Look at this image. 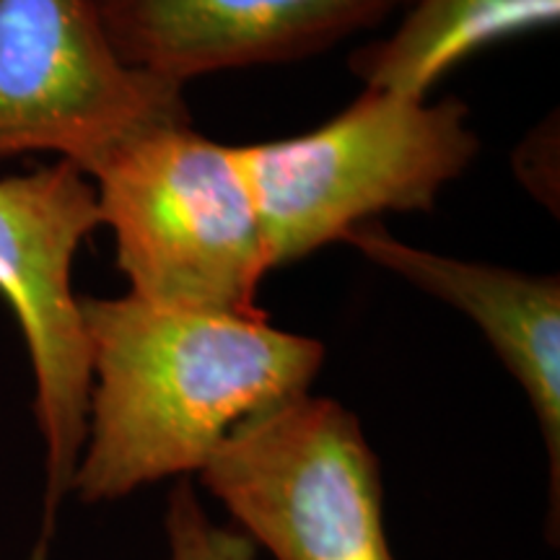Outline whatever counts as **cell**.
<instances>
[{
	"instance_id": "obj_1",
	"label": "cell",
	"mask_w": 560,
	"mask_h": 560,
	"mask_svg": "<svg viewBox=\"0 0 560 560\" xmlns=\"http://www.w3.org/2000/svg\"><path fill=\"white\" fill-rule=\"evenodd\" d=\"M91 389L70 493L115 501L200 472L255 412L310 392L325 346L268 317L81 296Z\"/></svg>"
},
{
	"instance_id": "obj_2",
	"label": "cell",
	"mask_w": 560,
	"mask_h": 560,
	"mask_svg": "<svg viewBox=\"0 0 560 560\" xmlns=\"http://www.w3.org/2000/svg\"><path fill=\"white\" fill-rule=\"evenodd\" d=\"M102 226L132 296L170 310L268 317L257 291L272 270L236 145L190 122L153 128L91 174Z\"/></svg>"
},
{
	"instance_id": "obj_3",
	"label": "cell",
	"mask_w": 560,
	"mask_h": 560,
	"mask_svg": "<svg viewBox=\"0 0 560 560\" xmlns=\"http://www.w3.org/2000/svg\"><path fill=\"white\" fill-rule=\"evenodd\" d=\"M478 149L459 100L429 104L363 89L322 128L236 145V156L276 270L342 242L384 210H431Z\"/></svg>"
},
{
	"instance_id": "obj_4",
	"label": "cell",
	"mask_w": 560,
	"mask_h": 560,
	"mask_svg": "<svg viewBox=\"0 0 560 560\" xmlns=\"http://www.w3.org/2000/svg\"><path fill=\"white\" fill-rule=\"evenodd\" d=\"M200 478L242 535L276 560H397L380 459L340 402L304 392L255 412Z\"/></svg>"
},
{
	"instance_id": "obj_5",
	"label": "cell",
	"mask_w": 560,
	"mask_h": 560,
	"mask_svg": "<svg viewBox=\"0 0 560 560\" xmlns=\"http://www.w3.org/2000/svg\"><path fill=\"white\" fill-rule=\"evenodd\" d=\"M182 91L117 58L96 0H0V166L52 153L91 179L143 132L190 122Z\"/></svg>"
},
{
	"instance_id": "obj_6",
	"label": "cell",
	"mask_w": 560,
	"mask_h": 560,
	"mask_svg": "<svg viewBox=\"0 0 560 560\" xmlns=\"http://www.w3.org/2000/svg\"><path fill=\"white\" fill-rule=\"evenodd\" d=\"M100 226L94 182L68 161L0 177V296L24 335L45 441V514L32 560H45L86 441L91 366L73 265Z\"/></svg>"
},
{
	"instance_id": "obj_7",
	"label": "cell",
	"mask_w": 560,
	"mask_h": 560,
	"mask_svg": "<svg viewBox=\"0 0 560 560\" xmlns=\"http://www.w3.org/2000/svg\"><path fill=\"white\" fill-rule=\"evenodd\" d=\"M125 66L182 83L325 52L412 0H96Z\"/></svg>"
},
{
	"instance_id": "obj_8",
	"label": "cell",
	"mask_w": 560,
	"mask_h": 560,
	"mask_svg": "<svg viewBox=\"0 0 560 560\" xmlns=\"http://www.w3.org/2000/svg\"><path fill=\"white\" fill-rule=\"evenodd\" d=\"M382 265L465 312L527 392L550 459L552 537L560 501V283L556 276L465 262L410 247L382 223H361L346 240Z\"/></svg>"
},
{
	"instance_id": "obj_9",
	"label": "cell",
	"mask_w": 560,
	"mask_h": 560,
	"mask_svg": "<svg viewBox=\"0 0 560 560\" xmlns=\"http://www.w3.org/2000/svg\"><path fill=\"white\" fill-rule=\"evenodd\" d=\"M560 0H412L389 37L355 50L363 89L425 100L457 62L495 42L556 26Z\"/></svg>"
},
{
	"instance_id": "obj_10",
	"label": "cell",
	"mask_w": 560,
	"mask_h": 560,
	"mask_svg": "<svg viewBox=\"0 0 560 560\" xmlns=\"http://www.w3.org/2000/svg\"><path fill=\"white\" fill-rule=\"evenodd\" d=\"M166 535L172 560H255V545L247 535L208 520L190 480L172 490Z\"/></svg>"
}]
</instances>
